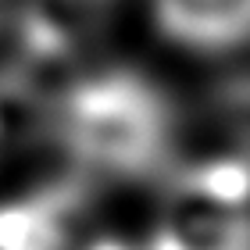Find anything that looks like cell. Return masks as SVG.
Listing matches in <instances>:
<instances>
[{
    "label": "cell",
    "instance_id": "1",
    "mask_svg": "<svg viewBox=\"0 0 250 250\" xmlns=\"http://www.w3.org/2000/svg\"><path fill=\"white\" fill-rule=\"evenodd\" d=\"M64 143L75 161L143 175L168 154L172 111L146 79L107 72L72 89L64 104Z\"/></svg>",
    "mask_w": 250,
    "mask_h": 250
},
{
    "label": "cell",
    "instance_id": "2",
    "mask_svg": "<svg viewBox=\"0 0 250 250\" xmlns=\"http://www.w3.org/2000/svg\"><path fill=\"white\" fill-rule=\"evenodd\" d=\"M157 36L189 58L250 50V0H146Z\"/></svg>",
    "mask_w": 250,
    "mask_h": 250
},
{
    "label": "cell",
    "instance_id": "3",
    "mask_svg": "<svg viewBox=\"0 0 250 250\" xmlns=\"http://www.w3.org/2000/svg\"><path fill=\"white\" fill-rule=\"evenodd\" d=\"M7 129H11V122L4 118V111H0V143H4V136H7Z\"/></svg>",
    "mask_w": 250,
    "mask_h": 250
}]
</instances>
